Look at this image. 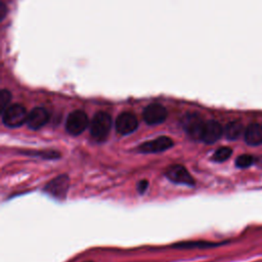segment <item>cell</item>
<instances>
[{
    "label": "cell",
    "mask_w": 262,
    "mask_h": 262,
    "mask_svg": "<svg viewBox=\"0 0 262 262\" xmlns=\"http://www.w3.org/2000/svg\"><path fill=\"white\" fill-rule=\"evenodd\" d=\"M112 128V118L105 112L96 113L90 122V133L96 141H104Z\"/></svg>",
    "instance_id": "obj_1"
},
{
    "label": "cell",
    "mask_w": 262,
    "mask_h": 262,
    "mask_svg": "<svg viewBox=\"0 0 262 262\" xmlns=\"http://www.w3.org/2000/svg\"><path fill=\"white\" fill-rule=\"evenodd\" d=\"M2 122L9 128H16L27 122L28 113L21 104H11L1 113Z\"/></svg>",
    "instance_id": "obj_2"
},
{
    "label": "cell",
    "mask_w": 262,
    "mask_h": 262,
    "mask_svg": "<svg viewBox=\"0 0 262 262\" xmlns=\"http://www.w3.org/2000/svg\"><path fill=\"white\" fill-rule=\"evenodd\" d=\"M89 125V120L87 115L80 110L70 113L66 121V130L71 135L77 136L85 131Z\"/></svg>",
    "instance_id": "obj_3"
},
{
    "label": "cell",
    "mask_w": 262,
    "mask_h": 262,
    "mask_svg": "<svg viewBox=\"0 0 262 262\" xmlns=\"http://www.w3.org/2000/svg\"><path fill=\"white\" fill-rule=\"evenodd\" d=\"M205 121L194 113L186 114L182 118V126L186 133L194 140H201Z\"/></svg>",
    "instance_id": "obj_4"
},
{
    "label": "cell",
    "mask_w": 262,
    "mask_h": 262,
    "mask_svg": "<svg viewBox=\"0 0 262 262\" xmlns=\"http://www.w3.org/2000/svg\"><path fill=\"white\" fill-rule=\"evenodd\" d=\"M70 180L67 175H59L49 181L44 190L50 194L51 196L57 200H63L67 196V192L69 189Z\"/></svg>",
    "instance_id": "obj_5"
},
{
    "label": "cell",
    "mask_w": 262,
    "mask_h": 262,
    "mask_svg": "<svg viewBox=\"0 0 262 262\" xmlns=\"http://www.w3.org/2000/svg\"><path fill=\"white\" fill-rule=\"evenodd\" d=\"M166 177L174 182V183H179V184H184L188 186H193L194 185V180L189 174V172L181 165H172L167 168L165 171Z\"/></svg>",
    "instance_id": "obj_6"
},
{
    "label": "cell",
    "mask_w": 262,
    "mask_h": 262,
    "mask_svg": "<svg viewBox=\"0 0 262 262\" xmlns=\"http://www.w3.org/2000/svg\"><path fill=\"white\" fill-rule=\"evenodd\" d=\"M167 110L160 103L148 104L142 113L143 120L148 125H159L167 119Z\"/></svg>",
    "instance_id": "obj_7"
},
{
    "label": "cell",
    "mask_w": 262,
    "mask_h": 262,
    "mask_svg": "<svg viewBox=\"0 0 262 262\" xmlns=\"http://www.w3.org/2000/svg\"><path fill=\"white\" fill-rule=\"evenodd\" d=\"M115 127H116V131L119 134L127 135L134 132L137 129L138 120L136 116L133 115L132 113L124 112L117 117Z\"/></svg>",
    "instance_id": "obj_8"
},
{
    "label": "cell",
    "mask_w": 262,
    "mask_h": 262,
    "mask_svg": "<svg viewBox=\"0 0 262 262\" xmlns=\"http://www.w3.org/2000/svg\"><path fill=\"white\" fill-rule=\"evenodd\" d=\"M173 146V140L168 136H160L156 139L145 141L138 146V151L143 154H155L169 149Z\"/></svg>",
    "instance_id": "obj_9"
},
{
    "label": "cell",
    "mask_w": 262,
    "mask_h": 262,
    "mask_svg": "<svg viewBox=\"0 0 262 262\" xmlns=\"http://www.w3.org/2000/svg\"><path fill=\"white\" fill-rule=\"evenodd\" d=\"M223 129L221 125L214 120H209L205 122L203 134L201 140L207 144H211L216 142L223 134Z\"/></svg>",
    "instance_id": "obj_10"
},
{
    "label": "cell",
    "mask_w": 262,
    "mask_h": 262,
    "mask_svg": "<svg viewBox=\"0 0 262 262\" xmlns=\"http://www.w3.org/2000/svg\"><path fill=\"white\" fill-rule=\"evenodd\" d=\"M48 120H49L48 112L44 107L38 106V107L33 108L28 114L26 124L32 130H38V129L42 128L44 125H46Z\"/></svg>",
    "instance_id": "obj_11"
},
{
    "label": "cell",
    "mask_w": 262,
    "mask_h": 262,
    "mask_svg": "<svg viewBox=\"0 0 262 262\" xmlns=\"http://www.w3.org/2000/svg\"><path fill=\"white\" fill-rule=\"evenodd\" d=\"M245 140L249 145L262 144V125L259 123L250 124L245 130Z\"/></svg>",
    "instance_id": "obj_12"
},
{
    "label": "cell",
    "mask_w": 262,
    "mask_h": 262,
    "mask_svg": "<svg viewBox=\"0 0 262 262\" xmlns=\"http://www.w3.org/2000/svg\"><path fill=\"white\" fill-rule=\"evenodd\" d=\"M223 131L227 139L235 140L242 136L244 132V125L239 121H231L226 124Z\"/></svg>",
    "instance_id": "obj_13"
},
{
    "label": "cell",
    "mask_w": 262,
    "mask_h": 262,
    "mask_svg": "<svg viewBox=\"0 0 262 262\" xmlns=\"http://www.w3.org/2000/svg\"><path fill=\"white\" fill-rule=\"evenodd\" d=\"M232 154V149L228 146H221L219 148H217L212 157V160L215 161V162H218V163H221V162H224L226 161L228 158H230Z\"/></svg>",
    "instance_id": "obj_14"
},
{
    "label": "cell",
    "mask_w": 262,
    "mask_h": 262,
    "mask_svg": "<svg viewBox=\"0 0 262 262\" xmlns=\"http://www.w3.org/2000/svg\"><path fill=\"white\" fill-rule=\"evenodd\" d=\"M254 163V157L248 154L241 155L235 159V166L238 168L250 167Z\"/></svg>",
    "instance_id": "obj_15"
},
{
    "label": "cell",
    "mask_w": 262,
    "mask_h": 262,
    "mask_svg": "<svg viewBox=\"0 0 262 262\" xmlns=\"http://www.w3.org/2000/svg\"><path fill=\"white\" fill-rule=\"evenodd\" d=\"M10 100H11L10 92L6 89L1 90V92H0V111H1V113L9 106Z\"/></svg>",
    "instance_id": "obj_16"
},
{
    "label": "cell",
    "mask_w": 262,
    "mask_h": 262,
    "mask_svg": "<svg viewBox=\"0 0 262 262\" xmlns=\"http://www.w3.org/2000/svg\"><path fill=\"white\" fill-rule=\"evenodd\" d=\"M220 244H214V243H201V242H196V243H185V244H178L175 245L173 247H177V248H207V247H215V246H219Z\"/></svg>",
    "instance_id": "obj_17"
},
{
    "label": "cell",
    "mask_w": 262,
    "mask_h": 262,
    "mask_svg": "<svg viewBox=\"0 0 262 262\" xmlns=\"http://www.w3.org/2000/svg\"><path fill=\"white\" fill-rule=\"evenodd\" d=\"M26 155H31V156H39L44 159H56L59 157V154L54 150H49V151H32V152H26Z\"/></svg>",
    "instance_id": "obj_18"
},
{
    "label": "cell",
    "mask_w": 262,
    "mask_h": 262,
    "mask_svg": "<svg viewBox=\"0 0 262 262\" xmlns=\"http://www.w3.org/2000/svg\"><path fill=\"white\" fill-rule=\"evenodd\" d=\"M147 186H148V182H147L146 180H141V181H139L138 184H137V190H138V192H139V193H143V192L146 190Z\"/></svg>",
    "instance_id": "obj_19"
},
{
    "label": "cell",
    "mask_w": 262,
    "mask_h": 262,
    "mask_svg": "<svg viewBox=\"0 0 262 262\" xmlns=\"http://www.w3.org/2000/svg\"><path fill=\"white\" fill-rule=\"evenodd\" d=\"M0 10H1L0 16H1V18H3V17H4V14H5V11H6V9H5V5H4L3 3L1 4V8H0Z\"/></svg>",
    "instance_id": "obj_20"
},
{
    "label": "cell",
    "mask_w": 262,
    "mask_h": 262,
    "mask_svg": "<svg viewBox=\"0 0 262 262\" xmlns=\"http://www.w3.org/2000/svg\"><path fill=\"white\" fill-rule=\"evenodd\" d=\"M86 262H93V261H86Z\"/></svg>",
    "instance_id": "obj_21"
}]
</instances>
